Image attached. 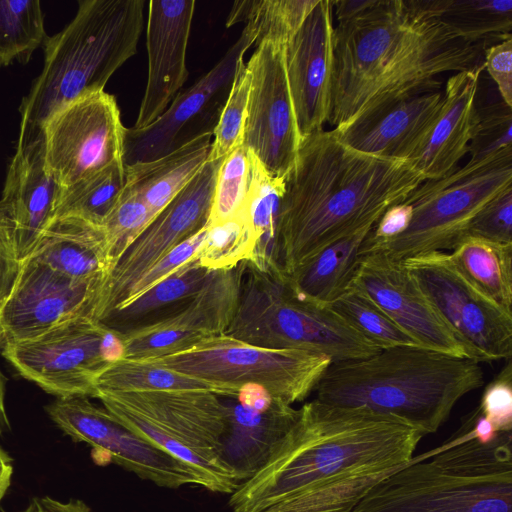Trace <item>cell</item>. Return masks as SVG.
I'll use <instances>...</instances> for the list:
<instances>
[{
	"mask_svg": "<svg viewBox=\"0 0 512 512\" xmlns=\"http://www.w3.org/2000/svg\"><path fill=\"white\" fill-rule=\"evenodd\" d=\"M225 335L264 348L324 354L332 362L381 351L330 305L299 297L279 271L248 260L242 262L238 302Z\"/></svg>",
	"mask_w": 512,
	"mask_h": 512,
	"instance_id": "52a82bcc",
	"label": "cell"
},
{
	"mask_svg": "<svg viewBox=\"0 0 512 512\" xmlns=\"http://www.w3.org/2000/svg\"><path fill=\"white\" fill-rule=\"evenodd\" d=\"M442 99L441 89L398 97L361 112L334 131L355 150L408 161L426 138Z\"/></svg>",
	"mask_w": 512,
	"mask_h": 512,
	"instance_id": "603a6c76",
	"label": "cell"
},
{
	"mask_svg": "<svg viewBox=\"0 0 512 512\" xmlns=\"http://www.w3.org/2000/svg\"><path fill=\"white\" fill-rule=\"evenodd\" d=\"M6 378L0 370V436L9 428V420L5 407Z\"/></svg>",
	"mask_w": 512,
	"mask_h": 512,
	"instance_id": "11a10c76",
	"label": "cell"
},
{
	"mask_svg": "<svg viewBox=\"0 0 512 512\" xmlns=\"http://www.w3.org/2000/svg\"><path fill=\"white\" fill-rule=\"evenodd\" d=\"M374 0H338L333 3V16L337 22L352 19L372 5Z\"/></svg>",
	"mask_w": 512,
	"mask_h": 512,
	"instance_id": "f5cc1de1",
	"label": "cell"
},
{
	"mask_svg": "<svg viewBox=\"0 0 512 512\" xmlns=\"http://www.w3.org/2000/svg\"><path fill=\"white\" fill-rule=\"evenodd\" d=\"M246 65L251 82L242 145L268 174L285 179L301 137L287 81L284 45H256Z\"/></svg>",
	"mask_w": 512,
	"mask_h": 512,
	"instance_id": "2e32d148",
	"label": "cell"
},
{
	"mask_svg": "<svg viewBox=\"0 0 512 512\" xmlns=\"http://www.w3.org/2000/svg\"><path fill=\"white\" fill-rule=\"evenodd\" d=\"M94 397L139 413L176 441L220 460L225 408L219 395L205 390H96Z\"/></svg>",
	"mask_w": 512,
	"mask_h": 512,
	"instance_id": "7402d4cb",
	"label": "cell"
},
{
	"mask_svg": "<svg viewBox=\"0 0 512 512\" xmlns=\"http://www.w3.org/2000/svg\"><path fill=\"white\" fill-rule=\"evenodd\" d=\"M126 184V165L119 161L84 176L69 186L60 187L54 206V218L76 216L102 226Z\"/></svg>",
	"mask_w": 512,
	"mask_h": 512,
	"instance_id": "e575fe53",
	"label": "cell"
},
{
	"mask_svg": "<svg viewBox=\"0 0 512 512\" xmlns=\"http://www.w3.org/2000/svg\"><path fill=\"white\" fill-rule=\"evenodd\" d=\"M330 307L381 350L401 346L424 348L367 295L355 288L349 287Z\"/></svg>",
	"mask_w": 512,
	"mask_h": 512,
	"instance_id": "74e56055",
	"label": "cell"
},
{
	"mask_svg": "<svg viewBox=\"0 0 512 512\" xmlns=\"http://www.w3.org/2000/svg\"><path fill=\"white\" fill-rule=\"evenodd\" d=\"M223 159L208 160L113 264L93 317L100 321L125 303L138 279L168 252L208 225Z\"/></svg>",
	"mask_w": 512,
	"mask_h": 512,
	"instance_id": "7c38bea8",
	"label": "cell"
},
{
	"mask_svg": "<svg viewBox=\"0 0 512 512\" xmlns=\"http://www.w3.org/2000/svg\"><path fill=\"white\" fill-rule=\"evenodd\" d=\"M46 411L71 439L105 453L112 462L144 480L172 489L205 486L193 467L133 433L87 397L57 398Z\"/></svg>",
	"mask_w": 512,
	"mask_h": 512,
	"instance_id": "9a60e30c",
	"label": "cell"
},
{
	"mask_svg": "<svg viewBox=\"0 0 512 512\" xmlns=\"http://www.w3.org/2000/svg\"><path fill=\"white\" fill-rule=\"evenodd\" d=\"M412 206L406 202L389 207L366 237L361 255L378 251L385 243L403 234L412 219Z\"/></svg>",
	"mask_w": 512,
	"mask_h": 512,
	"instance_id": "c3c4849f",
	"label": "cell"
},
{
	"mask_svg": "<svg viewBox=\"0 0 512 512\" xmlns=\"http://www.w3.org/2000/svg\"><path fill=\"white\" fill-rule=\"evenodd\" d=\"M318 0H241L233 3L226 27L238 23L255 36V43L285 45L298 31Z\"/></svg>",
	"mask_w": 512,
	"mask_h": 512,
	"instance_id": "d590c367",
	"label": "cell"
},
{
	"mask_svg": "<svg viewBox=\"0 0 512 512\" xmlns=\"http://www.w3.org/2000/svg\"><path fill=\"white\" fill-rule=\"evenodd\" d=\"M466 236L512 244V187L490 200L474 216Z\"/></svg>",
	"mask_w": 512,
	"mask_h": 512,
	"instance_id": "ee69618b",
	"label": "cell"
},
{
	"mask_svg": "<svg viewBox=\"0 0 512 512\" xmlns=\"http://www.w3.org/2000/svg\"><path fill=\"white\" fill-rule=\"evenodd\" d=\"M250 82V71L242 58L238 63L228 97L213 130L208 160L224 159L235 148L242 145Z\"/></svg>",
	"mask_w": 512,
	"mask_h": 512,
	"instance_id": "60d3db41",
	"label": "cell"
},
{
	"mask_svg": "<svg viewBox=\"0 0 512 512\" xmlns=\"http://www.w3.org/2000/svg\"><path fill=\"white\" fill-rule=\"evenodd\" d=\"M483 69L457 72L446 81L439 112L408 160L425 180L448 175L468 153L477 125L476 99Z\"/></svg>",
	"mask_w": 512,
	"mask_h": 512,
	"instance_id": "d4e9b609",
	"label": "cell"
},
{
	"mask_svg": "<svg viewBox=\"0 0 512 512\" xmlns=\"http://www.w3.org/2000/svg\"><path fill=\"white\" fill-rule=\"evenodd\" d=\"M96 390L109 391H161L205 390L221 397H236L239 389L207 382L150 360L122 358L113 362L99 376Z\"/></svg>",
	"mask_w": 512,
	"mask_h": 512,
	"instance_id": "836d02e7",
	"label": "cell"
},
{
	"mask_svg": "<svg viewBox=\"0 0 512 512\" xmlns=\"http://www.w3.org/2000/svg\"><path fill=\"white\" fill-rule=\"evenodd\" d=\"M284 180L268 174L251 154L250 185L244 216L255 238V247L249 261L258 267L278 270L274 254Z\"/></svg>",
	"mask_w": 512,
	"mask_h": 512,
	"instance_id": "d6a6232c",
	"label": "cell"
},
{
	"mask_svg": "<svg viewBox=\"0 0 512 512\" xmlns=\"http://www.w3.org/2000/svg\"><path fill=\"white\" fill-rule=\"evenodd\" d=\"M333 31L332 0H318L284 45L287 81L301 140L323 130L328 121Z\"/></svg>",
	"mask_w": 512,
	"mask_h": 512,
	"instance_id": "ffe728a7",
	"label": "cell"
},
{
	"mask_svg": "<svg viewBox=\"0 0 512 512\" xmlns=\"http://www.w3.org/2000/svg\"><path fill=\"white\" fill-rule=\"evenodd\" d=\"M143 0H81L74 18L44 43V63L22 98L18 141L41 135L56 110L80 96L103 91L137 52Z\"/></svg>",
	"mask_w": 512,
	"mask_h": 512,
	"instance_id": "8992f818",
	"label": "cell"
},
{
	"mask_svg": "<svg viewBox=\"0 0 512 512\" xmlns=\"http://www.w3.org/2000/svg\"><path fill=\"white\" fill-rule=\"evenodd\" d=\"M21 266L14 221L8 207L0 199V308L14 288Z\"/></svg>",
	"mask_w": 512,
	"mask_h": 512,
	"instance_id": "7dc6e473",
	"label": "cell"
},
{
	"mask_svg": "<svg viewBox=\"0 0 512 512\" xmlns=\"http://www.w3.org/2000/svg\"><path fill=\"white\" fill-rule=\"evenodd\" d=\"M477 100V99H476ZM477 125L469 145V161H478L502 149L512 147V112L500 102L476 104Z\"/></svg>",
	"mask_w": 512,
	"mask_h": 512,
	"instance_id": "7bdbcfd3",
	"label": "cell"
},
{
	"mask_svg": "<svg viewBox=\"0 0 512 512\" xmlns=\"http://www.w3.org/2000/svg\"><path fill=\"white\" fill-rule=\"evenodd\" d=\"M155 216L139 194L126 184L121 197L102 225L112 266Z\"/></svg>",
	"mask_w": 512,
	"mask_h": 512,
	"instance_id": "b9f144b4",
	"label": "cell"
},
{
	"mask_svg": "<svg viewBox=\"0 0 512 512\" xmlns=\"http://www.w3.org/2000/svg\"><path fill=\"white\" fill-rule=\"evenodd\" d=\"M402 262L473 360L511 359L512 313L473 283L449 252L420 254Z\"/></svg>",
	"mask_w": 512,
	"mask_h": 512,
	"instance_id": "8fae6325",
	"label": "cell"
},
{
	"mask_svg": "<svg viewBox=\"0 0 512 512\" xmlns=\"http://www.w3.org/2000/svg\"><path fill=\"white\" fill-rule=\"evenodd\" d=\"M221 400L225 428L219 458L242 483L266 464L297 420L299 410L277 398L266 410L250 408L236 397H221Z\"/></svg>",
	"mask_w": 512,
	"mask_h": 512,
	"instance_id": "484cf974",
	"label": "cell"
},
{
	"mask_svg": "<svg viewBox=\"0 0 512 512\" xmlns=\"http://www.w3.org/2000/svg\"><path fill=\"white\" fill-rule=\"evenodd\" d=\"M21 512H92L80 499L61 501L49 496L34 497Z\"/></svg>",
	"mask_w": 512,
	"mask_h": 512,
	"instance_id": "f907efd6",
	"label": "cell"
},
{
	"mask_svg": "<svg viewBox=\"0 0 512 512\" xmlns=\"http://www.w3.org/2000/svg\"><path fill=\"white\" fill-rule=\"evenodd\" d=\"M211 143L212 133H204L155 160L126 165L127 186L157 214L201 170Z\"/></svg>",
	"mask_w": 512,
	"mask_h": 512,
	"instance_id": "f1b7e54d",
	"label": "cell"
},
{
	"mask_svg": "<svg viewBox=\"0 0 512 512\" xmlns=\"http://www.w3.org/2000/svg\"><path fill=\"white\" fill-rule=\"evenodd\" d=\"M47 38L39 0H0V67L28 63Z\"/></svg>",
	"mask_w": 512,
	"mask_h": 512,
	"instance_id": "8d00e7d4",
	"label": "cell"
},
{
	"mask_svg": "<svg viewBox=\"0 0 512 512\" xmlns=\"http://www.w3.org/2000/svg\"><path fill=\"white\" fill-rule=\"evenodd\" d=\"M478 408L496 432L512 431V364L510 359L500 373L486 386Z\"/></svg>",
	"mask_w": 512,
	"mask_h": 512,
	"instance_id": "f6af8a7d",
	"label": "cell"
},
{
	"mask_svg": "<svg viewBox=\"0 0 512 512\" xmlns=\"http://www.w3.org/2000/svg\"><path fill=\"white\" fill-rule=\"evenodd\" d=\"M420 13L435 19L457 37L488 45L511 37L512 0H408Z\"/></svg>",
	"mask_w": 512,
	"mask_h": 512,
	"instance_id": "4dcf8cb0",
	"label": "cell"
},
{
	"mask_svg": "<svg viewBox=\"0 0 512 512\" xmlns=\"http://www.w3.org/2000/svg\"><path fill=\"white\" fill-rule=\"evenodd\" d=\"M207 233L208 225L177 245L150 269H148L134 284L125 303L144 293L149 288L172 274L183 264L190 261L201 247Z\"/></svg>",
	"mask_w": 512,
	"mask_h": 512,
	"instance_id": "bcb514c9",
	"label": "cell"
},
{
	"mask_svg": "<svg viewBox=\"0 0 512 512\" xmlns=\"http://www.w3.org/2000/svg\"><path fill=\"white\" fill-rule=\"evenodd\" d=\"M236 399L256 410L268 409L275 398L262 386L258 384H244L239 388Z\"/></svg>",
	"mask_w": 512,
	"mask_h": 512,
	"instance_id": "816d5d0a",
	"label": "cell"
},
{
	"mask_svg": "<svg viewBox=\"0 0 512 512\" xmlns=\"http://www.w3.org/2000/svg\"><path fill=\"white\" fill-rule=\"evenodd\" d=\"M483 66L502 101L512 108V36L485 49Z\"/></svg>",
	"mask_w": 512,
	"mask_h": 512,
	"instance_id": "681fc988",
	"label": "cell"
},
{
	"mask_svg": "<svg viewBox=\"0 0 512 512\" xmlns=\"http://www.w3.org/2000/svg\"><path fill=\"white\" fill-rule=\"evenodd\" d=\"M374 225L351 232L295 268L286 281L299 297L330 305L349 287L361 258L362 245Z\"/></svg>",
	"mask_w": 512,
	"mask_h": 512,
	"instance_id": "83f0119b",
	"label": "cell"
},
{
	"mask_svg": "<svg viewBox=\"0 0 512 512\" xmlns=\"http://www.w3.org/2000/svg\"><path fill=\"white\" fill-rule=\"evenodd\" d=\"M12 474V460L0 446V504L10 487Z\"/></svg>",
	"mask_w": 512,
	"mask_h": 512,
	"instance_id": "db71d44e",
	"label": "cell"
},
{
	"mask_svg": "<svg viewBox=\"0 0 512 512\" xmlns=\"http://www.w3.org/2000/svg\"><path fill=\"white\" fill-rule=\"evenodd\" d=\"M145 360V359H144ZM182 374L239 389L252 383L292 405L314 392L331 359L300 349L250 345L225 334L157 358L146 359Z\"/></svg>",
	"mask_w": 512,
	"mask_h": 512,
	"instance_id": "9c48e42d",
	"label": "cell"
},
{
	"mask_svg": "<svg viewBox=\"0 0 512 512\" xmlns=\"http://www.w3.org/2000/svg\"><path fill=\"white\" fill-rule=\"evenodd\" d=\"M486 48L457 37L408 0H374L334 25L327 122L338 128L386 101L438 90L442 73L484 68Z\"/></svg>",
	"mask_w": 512,
	"mask_h": 512,
	"instance_id": "7a4b0ae2",
	"label": "cell"
},
{
	"mask_svg": "<svg viewBox=\"0 0 512 512\" xmlns=\"http://www.w3.org/2000/svg\"><path fill=\"white\" fill-rule=\"evenodd\" d=\"M211 272L193 257L162 281L116 308L99 322L124 335L159 320L193 296Z\"/></svg>",
	"mask_w": 512,
	"mask_h": 512,
	"instance_id": "f546056e",
	"label": "cell"
},
{
	"mask_svg": "<svg viewBox=\"0 0 512 512\" xmlns=\"http://www.w3.org/2000/svg\"><path fill=\"white\" fill-rule=\"evenodd\" d=\"M241 274L242 262L212 271L202 287L171 313L124 334V358L166 356L225 334L236 310Z\"/></svg>",
	"mask_w": 512,
	"mask_h": 512,
	"instance_id": "ac0fdd59",
	"label": "cell"
},
{
	"mask_svg": "<svg viewBox=\"0 0 512 512\" xmlns=\"http://www.w3.org/2000/svg\"><path fill=\"white\" fill-rule=\"evenodd\" d=\"M30 256L77 280L104 283L112 268L103 226L76 216L53 218Z\"/></svg>",
	"mask_w": 512,
	"mask_h": 512,
	"instance_id": "4316f807",
	"label": "cell"
},
{
	"mask_svg": "<svg viewBox=\"0 0 512 512\" xmlns=\"http://www.w3.org/2000/svg\"><path fill=\"white\" fill-rule=\"evenodd\" d=\"M449 253L473 283L512 313V244L466 236Z\"/></svg>",
	"mask_w": 512,
	"mask_h": 512,
	"instance_id": "1f68e13d",
	"label": "cell"
},
{
	"mask_svg": "<svg viewBox=\"0 0 512 512\" xmlns=\"http://www.w3.org/2000/svg\"><path fill=\"white\" fill-rule=\"evenodd\" d=\"M474 410L439 447L376 484L353 512H512V433L482 443Z\"/></svg>",
	"mask_w": 512,
	"mask_h": 512,
	"instance_id": "5b68a950",
	"label": "cell"
},
{
	"mask_svg": "<svg viewBox=\"0 0 512 512\" xmlns=\"http://www.w3.org/2000/svg\"><path fill=\"white\" fill-rule=\"evenodd\" d=\"M255 238L243 215L214 226L194 256L209 271L232 269L249 260Z\"/></svg>",
	"mask_w": 512,
	"mask_h": 512,
	"instance_id": "ab89813d",
	"label": "cell"
},
{
	"mask_svg": "<svg viewBox=\"0 0 512 512\" xmlns=\"http://www.w3.org/2000/svg\"><path fill=\"white\" fill-rule=\"evenodd\" d=\"M251 176V154L240 145L222 161L216 178L208 225L243 215Z\"/></svg>",
	"mask_w": 512,
	"mask_h": 512,
	"instance_id": "f35d334b",
	"label": "cell"
},
{
	"mask_svg": "<svg viewBox=\"0 0 512 512\" xmlns=\"http://www.w3.org/2000/svg\"><path fill=\"white\" fill-rule=\"evenodd\" d=\"M349 287L367 295L424 348L472 359L403 262L381 251L362 255Z\"/></svg>",
	"mask_w": 512,
	"mask_h": 512,
	"instance_id": "d6986e66",
	"label": "cell"
},
{
	"mask_svg": "<svg viewBox=\"0 0 512 512\" xmlns=\"http://www.w3.org/2000/svg\"><path fill=\"white\" fill-rule=\"evenodd\" d=\"M266 464L231 494L233 512H353L407 465L423 434L366 407L313 399Z\"/></svg>",
	"mask_w": 512,
	"mask_h": 512,
	"instance_id": "6da1fadb",
	"label": "cell"
},
{
	"mask_svg": "<svg viewBox=\"0 0 512 512\" xmlns=\"http://www.w3.org/2000/svg\"><path fill=\"white\" fill-rule=\"evenodd\" d=\"M123 335L92 316L68 320L35 338L1 349L25 379L57 398L94 397L96 382L124 358Z\"/></svg>",
	"mask_w": 512,
	"mask_h": 512,
	"instance_id": "30bf717a",
	"label": "cell"
},
{
	"mask_svg": "<svg viewBox=\"0 0 512 512\" xmlns=\"http://www.w3.org/2000/svg\"><path fill=\"white\" fill-rule=\"evenodd\" d=\"M60 186L48 171L42 134L17 141L8 166L1 200L15 225V240L23 262L34 251L42 233L54 218Z\"/></svg>",
	"mask_w": 512,
	"mask_h": 512,
	"instance_id": "cb8c5ba5",
	"label": "cell"
},
{
	"mask_svg": "<svg viewBox=\"0 0 512 512\" xmlns=\"http://www.w3.org/2000/svg\"><path fill=\"white\" fill-rule=\"evenodd\" d=\"M195 5L193 0L149 1L148 76L132 126L135 129L153 123L179 94L188 78L186 55Z\"/></svg>",
	"mask_w": 512,
	"mask_h": 512,
	"instance_id": "44dd1931",
	"label": "cell"
},
{
	"mask_svg": "<svg viewBox=\"0 0 512 512\" xmlns=\"http://www.w3.org/2000/svg\"><path fill=\"white\" fill-rule=\"evenodd\" d=\"M253 43L255 36L245 26L215 66L180 91L153 123L142 129L125 128L124 164L155 160L204 133H213L238 63Z\"/></svg>",
	"mask_w": 512,
	"mask_h": 512,
	"instance_id": "5bb4252c",
	"label": "cell"
},
{
	"mask_svg": "<svg viewBox=\"0 0 512 512\" xmlns=\"http://www.w3.org/2000/svg\"><path fill=\"white\" fill-rule=\"evenodd\" d=\"M103 281L77 280L30 256L0 308V349L77 317L92 316ZM94 318V317H93Z\"/></svg>",
	"mask_w": 512,
	"mask_h": 512,
	"instance_id": "e0dca14e",
	"label": "cell"
},
{
	"mask_svg": "<svg viewBox=\"0 0 512 512\" xmlns=\"http://www.w3.org/2000/svg\"><path fill=\"white\" fill-rule=\"evenodd\" d=\"M423 181L408 161L355 150L334 129L306 136L284 180L275 266L288 276L337 239L375 225Z\"/></svg>",
	"mask_w": 512,
	"mask_h": 512,
	"instance_id": "3957f363",
	"label": "cell"
},
{
	"mask_svg": "<svg viewBox=\"0 0 512 512\" xmlns=\"http://www.w3.org/2000/svg\"><path fill=\"white\" fill-rule=\"evenodd\" d=\"M125 128L115 97L104 90L67 103L41 127L48 171L66 187L123 161Z\"/></svg>",
	"mask_w": 512,
	"mask_h": 512,
	"instance_id": "4fadbf2b",
	"label": "cell"
},
{
	"mask_svg": "<svg viewBox=\"0 0 512 512\" xmlns=\"http://www.w3.org/2000/svg\"><path fill=\"white\" fill-rule=\"evenodd\" d=\"M512 187V147L468 161L446 176L423 181L404 202L413 214L406 231L378 251L397 261L435 251H451L474 216Z\"/></svg>",
	"mask_w": 512,
	"mask_h": 512,
	"instance_id": "ba28073f",
	"label": "cell"
},
{
	"mask_svg": "<svg viewBox=\"0 0 512 512\" xmlns=\"http://www.w3.org/2000/svg\"><path fill=\"white\" fill-rule=\"evenodd\" d=\"M479 362L421 347H393L362 359L332 362L315 399L398 417L424 436L435 433L466 394L480 388Z\"/></svg>",
	"mask_w": 512,
	"mask_h": 512,
	"instance_id": "277c9868",
	"label": "cell"
}]
</instances>
